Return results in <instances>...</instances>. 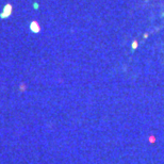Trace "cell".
I'll list each match as a JSON object with an SVG mask.
<instances>
[{
    "label": "cell",
    "mask_w": 164,
    "mask_h": 164,
    "mask_svg": "<svg viewBox=\"0 0 164 164\" xmlns=\"http://www.w3.org/2000/svg\"><path fill=\"white\" fill-rule=\"evenodd\" d=\"M11 11H12V8H11V5H7L5 7V9H4V13H2L1 14V17H7V16H9L10 14H11Z\"/></svg>",
    "instance_id": "1"
}]
</instances>
